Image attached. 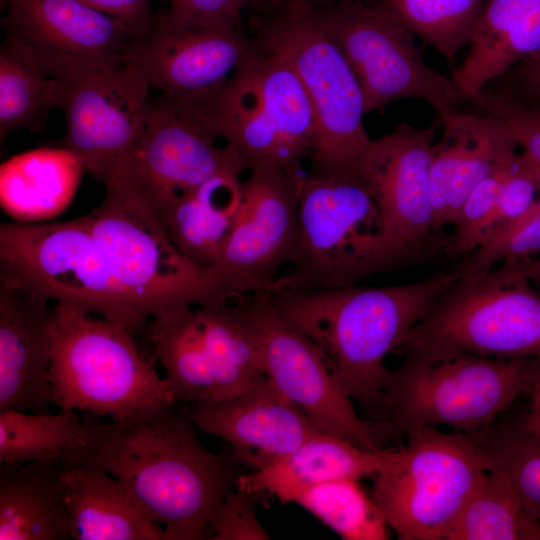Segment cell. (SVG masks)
Masks as SVG:
<instances>
[{
	"instance_id": "obj_1",
	"label": "cell",
	"mask_w": 540,
	"mask_h": 540,
	"mask_svg": "<svg viewBox=\"0 0 540 540\" xmlns=\"http://www.w3.org/2000/svg\"><path fill=\"white\" fill-rule=\"evenodd\" d=\"M179 401L125 420L84 413L83 444L64 459L123 482L164 528L163 540L212 539V522L240 474L208 450Z\"/></svg>"
},
{
	"instance_id": "obj_2",
	"label": "cell",
	"mask_w": 540,
	"mask_h": 540,
	"mask_svg": "<svg viewBox=\"0 0 540 540\" xmlns=\"http://www.w3.org/2000/svg\"><path fill=\"white\" fill-rule=\"evenodd\" d=\"M455 279L437 271L402 285L267 293L275 316L320 349L353 401L385 420V359Z\"/></svg>"
},
{
	"instance_id": "obj_3",
	"label": "cell",
	"mask_w": 540,
	"mask_h": 540,
	"mask_svg": "<svg viewBox=\"0 0 540 540\" xmlns=\"http://www.w3.org/2000/svg\"><path fill=\"white\" fill-rule=\"evenodd\" d=\"M249 36L279 55L298 76L312 106L313 174H360L371 143L359 83L331 37L319 8L302 2L252 12Z\"/></svg>"
},
{
	"instance_id": "obj_4",
	"label": "cell",
	"mask_w": 540,
	"mask_h": 540,
	"mask_svg": "<svg viewBox=\"0 0 540 540\" xmlns=\"http://www.w3.org/2000/svg\"><path fill=\"white\" fill-rule=\"evenodd\" d=\"M49 381L53 404L113 421L177 401L123 324L54 303Z\"/></svg>"
},
{
	"instance_id": "obj_5",
	"label": "cell",
	"mask_w": 540,
	"mask_h": 540,
	"mask_svg": "<svg viewBox=\"0 0 540 540\" xmlns=\"http://www.w3.org/2000/svg\"><path fill=\"white\" fill-rule=\"evenodd\" d=\"M270 292L355 285L399 267L384 236L379 207L361 174L302 175L298 233L290 263Z\"/></svg>"
},
{
	"instance_id": "obj_6",
	"label": "cell",
	"mask_w": 540,
	"mask_h": 540,
	"mask_svg": "<svg viewBox=\"0 0 540 540\" xmlns=\"http://www.w3.org/2000/svg\"><path fill=\"white\" fill-rule=\"evenodd\" d=\"M527 260L502 261L456 278L397 351L540 358V293L530 277Z\"/></svg>"
},
{
	"instance_id": "obj_7",
	"label": "cell",
	"mask_w": 540,
	"mask_h": 540,
	"mask_svg": "<svg viewBox=\"0 0 540 540\" xmlns=\"http://www.w3.org/2000/svg\"><path fill=\"white\" fill-rule=\"evenodd\" d=\"M385 388L395 432L448 426L471 434L508 410L530 387L540 358L495 359L465 352L404 353Z\"/></svg>"
},
{
	"instance_id": "obj_8",
	"label": "cell",
	"mask_w": 540,
	"mask_h": 540,
	"mask_svg": "<svg viewBox=\"0 0 540 540\" xmlns=\"http://www.w3.org/2000/svg\"><path fill=\"white\" fill-rule=\"evenodd\" d=\"M104 186L102 202L85 218L110 274L142 324L213 297L209 269L176 247L155 210L117 181Z\"/></svg>"
},
{
	"instance_id": "obj_9",
	"label": "cell",
	"mask_w": 540,
	"mask_h": 540,
	"mask_svg": "<svg viewBox=\"0 0 540 540\" xmlns=\"http://www.w3.org/2000/svg\"><path fill=\"white\" fill-rule=\"evenodd\" d=\"M406 436L370 494L399 540H445L492 461L472 434L423 427Z\"/></svg>"
},
{
	"instance_id": "obj_10",
	"label": "cell",
	"mask_w": 540,
	"mask_h": 540,
	"mask_svg": "<svg viewBox=\"0 0 540 540\" xmlns=\"http://www.w3.org/2000/svg\"><path fill=\"white\" fill-rule=\"evenodd\" d=\"M210 109L220 137L238 153L247 171L272 166L301 174L316 124L303 85L279 55L252 40Z\"/></svg>"
},
{
	"instance_id": "obj_11",
	"label": "cell",
	"mask_w": 540,
	"mask_h": 540,
	"mask_svg": "<svg viewBox=\"0 0 540 540\" xmlns=\"http://www.w3.org/2000/svg\"><path fill=\"white\" fill-rule=\"evenodd\" d=\"M0 284L119 322L144 325L110 274L85 215L0 225Z\"/></svg>"
},
{
	"instance_id": "obj_12",
	"label": "cell",
	"mask_w": 540,
	"mask_h": 540,
	"mask_svg": "<svg viewBox=\"0 0 540 540\" xmlns=\"http://www.w3.org/2000/svg\"><path fill=\"white\" fill-rule=\"evenodd\" d=\"M319 9L359 83L366 113L416 98L443 116L469 102L452 79L425 62L416 36L379 0H338Z\"/></svg>"
},
{
	"instance_id": "obj_13",
	"label": "cell",
	"mask_w": 540,
	"mask_h": 540,
	"mask_svg": "<svg viewBox=\"0 0 540 540\" xmlns=\"http://www.w3.org/2000/svg\"><path fill=\"white\" fill-rule=\"evenodd\" d=\"M212 98L161 95L151 100L136 146L109 178L132 189L159 218L177 199L218 173L234 167L247 171L238 153L220 144L224 141L212 117Z\"/></svg>"
},
{
	"instance_id": "obj_14",
	"label": "cell",
	"mask_w": 540,
	"mask_h": 540,
	"mask_svg": "<svg viewBox=\"0 0 540 540\" xmlns=\"http://www.w3.org/2000/svg\"><path fill=\"white\" fill-rule=\"evenodd\" d=\"M256 330L264 373L321 431L370 450L394 432L388 420L358 416L353 399L320 349L283 324L273 313L267 291L241 296Z\"/></svg>"
},
{
	"instance_id": "obj_15",
	"label": "cell",
	"mask_w": 540,
	"mask_h": 540,
	"mask_svg": "<svg viewBox=\"0 0 540 540\" xmlns=\"http://www.w3.org/2000/svg\"><path fill=\"white\" fill-rule=\"evenodd\" d=\"M301 176L272 166L248 170L232 233L220 260L209 269L214 296L273 288L295 247Z\"/></svg>"
},
{
	"instance_id": "obj_16",
	"label": "cell",
	"mask_w": 540,
	"mask_h": 540,
	"mask_svg": "<svg viewBox=\"0 0 540 540\" xmlns=\"http://www.w3.org/2000/svg\"><path fill=\"white\" fill-rule=\"evenodd\" d=\"M438 116L427 127L399 123L372 140L360 174L375 199L384 236L399 267L423 260L439 247L446 249L434 228L430 193V160Z\"/></svg>"
},
{
	"instance_id": "obj_17",
	"label": "cell",
	"mask_w": 540,
	"mask_h": 540,
	"mask_svg": "<svg viewBox=\"0 0 540 540\" xmlns=\"http://www.w3.org/2000/svg\"><path fill=\"white\" fill-rule=\"evenodd\" d=\"M5 37L50 76L74 81L124 63L139 33L78 0H6Z\"/></svg>"
},
{
	"instance_id": "obj_18",
	"label": "cell",
	"mask_w": 540,
	"mask_h": 540,
	"mask_svg": "<svg viewBox=\"0 0 540 540\" xmlns=\"http://www.w3.org/2000/svg\"><path fill=\"white\" fill-rule=\"evenodd\" d=\"M252 45L242 26L190 19L168 9L154 13L149 30L124 57L151 87L177 99L216 96Z\"/></svg>"
},
{
	"instance_id": "obj_19",
	"label": "cell",
	"mask_w": 540,
	"mask_h": 540,
	"mask_svg": "<svg viewBox=\"0 0 540 540\" xmlns=\"http://www.w3.org/2000/svg\"><path fill=\"white\" fill-rule=\"evenodd\" d=\"M151 85L131 63L71 81L62 110L60 143L81 161L85 172L105 184L130 155L143 131Z\"/></svg>"
},
{
	"instance_id": "obj_20",
	"label": "cell",
	"mask_w": 540,
	"mask_h": 540,
	"mask_svg": "<svg viewBox=\"0 0 540 540\" xmlns=\"http://www.w3.org/2000/svg\"><path fill=\"white\" fill-rule=\"evenodd\" d=\"M185 410L199 431L228 442L235 460L250 471L323 432L266 374L235 396L187 405Z\"/></svg>"
},
{
	"instance_id": "obj_21",
	"label": "cell",
	"mask_w": 540,
	"mask_h": 540,
	"mask_svg": "<svg viewBox=\"0 0 540 540\" xmlns=\"http://www.w3.org/2000/svg\"><path fill=\"white\" fill-rule=\"evenodd\" d=\"M54 303L0 284V411L49 413Z\"/></svg>"
},
{
	"instance_id": "obj_22",
	"label": "cell",
	"mask_w": 540,
	"mask_h": 540,
	"mask_svg": "<svg viewBox=\"0 0 540 540\" xmlns=\"http://www.w3.org/2000/svg\"><path fill=\"white\" fill-rule=\"evenodd\" d=\"M442 134L430 160L434 228L451 225L469 194L516 157L517 144L497 118L477 111L439 116Z\"/></svg>"
},
{
	"instance_id": "obj_23",
	"label": "cell",
	"mask_w": 540,
	"mask_h": 540,
	"mask_svg": "<svg viewBox=\"0 0 540 540\" xmlns=\"http://www.w3.org/2000/svg\"><path fill=\"white\" fill-rule=\"evenodd\" d=\"M393 452L394 448L370 450L320 432L271 464L240 474L236 488L294 503L305 490L322 483L377 476Z\"/></svg>"
},
{
	"instance_id": "obj_24",
	"label": "cell",
	"mask_w": 540,
	"mask_h": 540,
	"mask_svg": "<svg viewBox=\"0 0 540 540\" xmlns=\"http://www.w3.org/2000/svg\"><path fill=\"white\" fill-rule=\"evenodd\" d=\"M63 496L74 540H163L164 528L132 491L105 470L68 464Z\"/></svg>"
},
{
	"instance_id": "obj_25",
	"label": "cell",
	"mask_w": 540,
	"mask_h": 540,
	"mask_svg": "<svg viewBox=\"0 0 540 540\" xmlns=\"http://www.w3.org/2000/svg\"><path fill=\"white\" fill-rule=\"evenodd\" d=\"M540 51V0H488L463 63L451 79L470 100Z\"/></svg>"
},
{
	"instance_id": "obj_26",
	"label": "cell",
	"mask_w": 540,
	"mask_h": 540,
	"mask_svg": "<svg viewBox=\"0 0 540 540\" xmlns=\"http://www.w3.org/2000/svg\"><path fill=\"white\" fill-rule=\"evenodd\" d=\"M64 458L0 462V540L70 538Z\"/></svg>"
},
{
	"instance_id": "obj_27",
	"label": "cell",
	"mask_w": 540,
	"mask_h": 540,
	"mask_svg": "<svg viewBox=\"0 0 540 540\" xmlns=\"http://www.w3.org/2000/svg\"><path fill=\"white\" fill-rule=\"evenodd\" d=\"M85 173L64 147H44L14 155L0 167V203L14 222L39 223L62 213Z\"/></svg>"
},
{
	"instance_id": "obj_28",
	"label": "cell",
	"mask_w": 540,
	"mask_h": 540,
	"mask_svg": "<svg viewBox=\"0 0 540 540\" xmlns=\"http://www.w3.org/2000/svg\"><path fill=\"white\" fill-rule=\"evenodd\" d=\"M243 168L222 171L172 203L161 221L176 247L210 269L220 260L242 199Z\"/></svg>"
},
{
	"instance_id": "obj_29",
	"label": "cell",
	"mask_w": 540,
	"mask_h": 540,
	"mask_svg": "<svg viewBox=\"0 0 540 540\" xmlns=\"http://www.w3.org/2000/svg\"><path fill=\"white\" fill-rule=\"evenodd\" d=\"M195 311L214 378L211 401L235 396L265 374L259 339L240 295L211 297Z\"/></svg>"
},
{
	"instance_id": "obj_30",
	"label": "cell",
	"mask_w": 540,
	"mask_h": 540,
	"mask_svg": "<svg viewBox=\"0 0 540 540\" xmlns=\"http://www.w3.org/2000/svg\"><path fill=\"white\" fill-rule=\"evenodd\" d=\"M148 336L177 401L186 405L211 401L214 378L195 305L155 315L149 320Z\"/></svg>"
},
{
	"instance_id": "obj_31",
	"label": "cell",
	"mask_w": 540,
	"mask_h": 540,
	"mask_svg": "<svg viewBox=\"0 0 540 540\" xmlns=\"http://www.w3.org/2000/svg\"><path fill=\"white\" fill-rule=\"evenodd\" d=\"M65 81L47 74L14 40L5 37L0 49V135L46 127L50 112L62 108L69 88Z\"/></svg>"
},
{
	"instance_id": "obj_32",
	"label": "cell",
	"mask_w": 540,
	"mask_h": 540,
	"mask_svg": "<svg viewBox=\"0 0 540 540\" xmlns=\"http://www.w3.org/2000/svg\"><path fill=\"white\" fill-rule=\"evenodd\" d=\"M445 540H540V521L525 508L507 474L489 470Z\"/></svg>"
},
{
	"instance_id": "obj_33",
	"label": "cell",
	"mask_w": 540,
	"mask_h": 540,
	"mask_svg": "<svg viewBox=\"0 0 540 540\" xmlns=\"http://www.w3.org/2000/svg\"><path fill=\"white\" fill-rule=\"evenodd\" d=\"M77 412L0 411V462L65 458L83 444L82 417Z\"/></svg>"
},
{
	"instance_id": "obj_34",
	"label": "cell",
	"mask_w": 540,
	"mask_h": 540,
	"mask_svg": "<svg viewBox=\"0 0 540 540\" xmlns=\"http://www.w3.org/2000/svg\"><path fill=\"white\" fill-rule=\"evenodd\" d=\"M360 480L340 479L301 493V506L345 540H387L390 528L371 494Z\"/></svg>"
},
{
	"instance_id": "obj_35",
	"label": "cell",
	"mask_w": 540,
	"mask_h": 540,
	"mask_svg": "<svg viewBox=\"0 0 540 540\" xmlns=\"http://www.w3.org/2000/svg\"><path fill=\"white\" fill-rule=\"evenodd\" d=\"M449 62L469 44L488 0H379Z\"/></svg>"
},
{
	"instance_id": "obj_36",
	"label": "cell",
	"mask_w": 540,
	"mask_h": 540,
	"mask_svg": "<svg viewBox=\"0 0 540 540\" xmlns=\"http://www.w3.org/2000/svg\"><path fill=\"white\" fill-rule=\"evenodd\" d=\"M471 434L491 459L493 468L507 474L527 511L540 521V438L524 427L522 419L495 420Z\"/></svg>"
},
{
	"instance_id": "obj_37",
	"label": "cell",
	"mask_w": 540,
	"mask_h": 540,
	"mask_svg": "<svg viewBox=\"0 0 540 540\" xmlns=\"http://www.w3.org/2000/svg\"><path fill=\"white\" fill-rule=\"evenodd\" d=\"M540 250V201L490 240L463 257L453 269L456 278L487 270L506 260L529 259Z\"/></svg>"
},
{
	"instance_id": "obj_38",
	"label": "cell",
	"mask_w": 540,
	"mask_h": 540,
	"mask_svg": "<svg viewBox=\"0 0 540 540\" xmlns=\"http://www.w3.org/2000/svg\"><path fill=\"white\" fill-rule=\"evenodd\" d=\"M517 157L485 178L463 202L447 238L446 251L450 255L465 257L479 246L491 223L502 183Z\"/></svg>"
},
{
	"instance_id": "obj_39",
	"label": "cell",
	"mask_w": 540,
	"mask_h": 540,
	"mask_svg": "<svg viewBox=\"0 0 540 540\" xmlns=\"http://www.w3.org/2000/svg\"><path fill=\"white\" fill-rule=\"evenodd\" d=\"M469 102L474 111L503 123L517 146L540 165V109L495 83L486 85Z\"/></svg>"
},
{
	"instance_id": "obj_40",
	"label": "cell",
	"mask_w": 540,
	"mask_h": 540,
	"mask_svg": "<svg viewBox=\"0 0 540 540\" xmlns=\"http://www.w3.org/2000/svg\"><path fill=\"white\" fill-rule=\"evenodd\" d=\"M537 191L538 180L532 159L524 152L518 154L502 183L491 223L480 244L526 213L537 200Z\"/></svg>"
},
{
	"instance_id": "obj_41",
	"label": "cell",
	"mask_w": 540,
	"mask_h": 540,
	"mask_svg": "<svg viewBox=\"0 0 540 540\" xmlns=\"http://www.w3.org/2000/svg\"><path fill=\"white\" fill-rule=\"evenodd\" d=\"M256 496L238 488L229 491L212 522V539H270L256 514Z\"/></svg>"
},
{
	"instance_id": "obj_42",
	"label": "cell",
	"mask_w": 540,
	"mask_h": 540,
	"mask_svg": "<svg viewBox=\"0 0 540 540\" xmlns=\"http://www.w3.org/2000/svg\"><path fill=\"white\" fill-rule=\"evenodd\" d=\"M254 0H168V10L180 17L222 20L241 26L243 11Z\"/></svg>"
},
{
	"instance_id": "obj_43",
	"label": "cell",
	"mask_w": 540,
	"mask_h": 540,
	"mask_svg": "<svg viewBox=\"0 0 540 540\" xmlns=\"http://www.w3.org/2000/svg\"><path fill=\"white\" fill-rule=\"evenodd\" d=\"M491 83L540 109V51L521 60Z\"/></svg>"
},
{
	"instance_id": "obj_44",
	"label": "cell",
	"mask_w": 540,
	"mask_h": 540,
	"mask_svg": "<svg viewBox=\"0 0 540 540\" xmlns=\"http://www.w3.org/2000/svg\"><path fill=\"white\" fill-rule=\"evenodd\" d=\"M101 13L120 19L132 26L140 38L149 30L154 12L153 0H78Z\"/></svg>"
},
{
	"instance_id": "obj_45",
	"label": "cell",
	"mask_w": 540,
	"mask_h": 540,
	"mask_svg": "<svg viewBox=\"0 0 540 540\" xmlns=\"http://www.w3.org/2000/svg\"><path fill=\"white\" fill-rule=\"evenodd\" d=\"M527 394L530 396L529 408L522 418L524 427L540 438V359L534 370Z\"/></svg>"
},
{
	"instance_id": "obj_46",
	"label": "cell",
	"mask_w": 540,
	"mask_h": 540,
	"mask_svg": "<svg viewBox=\"0 0 540 540\" xmlns=\"http://www.w3.org/2000/svg\"><path fill=\"white\" fill-rule=\"evenodd\" d=\"M336 1L338 0H254L248 9L252 12H263L295 2L307 3L317 8H323Z\"/></svg>"
},
{
	"instance_id": "obj_47",
	"label": "cell",
	"mask_w": 540,
	"mask_h": 540,
	"mask_svg": "<svg viewBox=\"0 0 540 540\" xmlns=\"http://www.w3.org/2000/svg\"><path fill=\"white\" fill-rule=\"evenodd\" d=\"M527 264L532 281L540 286V260L530 258L527 260Z\"/></svg>"
}]
</instances>
